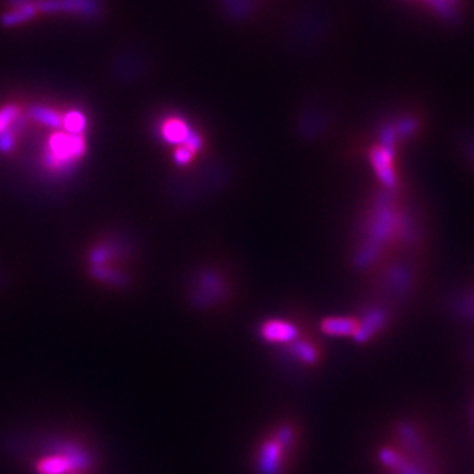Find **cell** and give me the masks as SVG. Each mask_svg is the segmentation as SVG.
Masks as SVG:
<instances>
[{
  "label": "cell",
  "mask_w": 474,
  "mask_h": 474,
  "mask_svg": "<svg viewBox=\"0 0 474 474\" xmlns=\"http://www.w3.org/2000/svg\"><path fill=\"white\" fill-rule=\"evenodd\" d=\"M87 151V140L83 134H69L56 131L48 138L43 154V165L53 171L65 173L74 166Z\"/></svg>",
  "instance_id": "1"
},
{
  "label": "cell",
  "mask_w": 474,
  "mask_h": 474,
  "mask_svg": "<svg viewBox=\"0 0 474 474\" xmlns=\"http://www.w3.org/2000/svg\"><path fill=\"white\" fill-rule=\"evenodd\" d=\"M37 11L45 14H56V12H71V14L91 16L99 10L97 0H36Z\"/></svg>",
  "instance_id": "2"
},
{
  "label": "cell",
  "mask_w": 474,
  "mask_h": 474,
  "mask_svg": "<svg viewBox=\"0 0 474 474\" xmlns=\"http://www.w3.org/2000/svg\"><path fill=\"white\" fill-rule=\"evenodd\" d=\"M82 465H85V459L77 456L76 450H69V448L63 450L62 448V451L56 456L42 459L36 465V470L39 474H65L79 468Z\"/></svg>",
  "instance_id": "3"
},
{
  "label": "cell",
  "mask_w": 474,
  "mask_h": 474,
  "mask_svg": "<svg viewBox=\"0 0 474 474\" xmlns=\"http://www.w3.org/2000/svg\"><path fill=\"white\" fill-rule=\"evenodd\" d=\"M261 336L270 343H291L297 339L299 330L291 322L272 319L261 327Z\"/></svg>",
  "instance_id": "4"
},
{
  "label": "cell",
  "mask_w": 474,
  "mask_h": 474,
  "mask_svg": "<svg viewBox=\"0 0 474 474\" xmlns=\"http://www.w3.org/2000/svg\"><path fill=\"white\" fill-rule=\"evenodd\" d=\"M191 131L193 129L188 127V123L177 118L168 119L164 122V125H162V138H164L166 144L176 147L184 145Z\"/></svg>",
  "instance_id": "5"
},
{
  "label": "cell",
  "mask_w": 474,
  "mask_h": 474,
  "mask_svg": "<svg viewBox=\"0 0 474 474\" xmlns=\"http://www.w3.org/2000/svg\"><path fill=\"white\" fill-rule=\"evenodd\" d=\"M37 12L39 11L36 6V0H31V2L17 5L12 10L6 11L5 14H2V17H0V25L5 28L17 27V25H22L25 22L31 21V19H34Z\"/></svg>",
  "instance_id": "6"
},
{
  "label": "cell",
  "mask_w": 474,
  "mask_h": 474,
  "mask_svg": "<svg viewBox=\"0 0 474 474\" xmlns=\"http://www.w3.org/2000/svg\"><path fill=\"white\" fill-rule=\"evenodd\" d=\"M321 327L323 333L330 336H354L359 323L349 317H328Z\"/></svg>",
  "instance_id": "7"
},
{
  "label": "cell",
  "mask_w": 474,
  "mask_h": 474,
  "mask_svg": "<svg viewBox=\"0 0 474 474\" xmlns=\"http://www.w3.org/2000/svg\"><path fill=\"white\" fill-rule=\"evenodd\" d=\"M28 116L42 125L53 128V129H61L62 128V120L63 116L61 113H57L56 109L45 107V105H32L28 109Z\"/></svg>",
  "instance_id": "8"
},
{
  "label": "cell",
  "mask_w": 474,
  "mask_h": 474,
  "mask_svg": "<svg viewBox=\"0 0 474 474\" xmlns=\"http://www.w3.org/2000/svg\"><path fill=\"white\" fill-rule=\"evenodd\" d=\"M371 160L374 164L376 171H378L382 180L385 182L387 185H391L394 182L393 171H391V159L387 155V149H374L371 154Z\"/></svg>",
  "instance_id": "9"
},
{
  "label": "cell",
  "mask_w": 474,
  "mask_h": 474,
  "mask_svg": "<svg viewBox=\"0 0 474 474\" xmlns=\"http://www.w3.org/2000/svg\"><path fill=\"white\" fill-rule=\"evenodd\" d=\"M87 118L82 111H77V109H71L67 114H63L62 120V128L65 133L69 134H83V131L87 129Z\"/></svg>",
  "instance_id": "10"
},
{
  "label": "cell",
  "mask_w": 474,
  "mask_h": 474,
  "mask_svg": "<svg viewBox=\"0 0 474 474\" xmlns=\"http://www.w3.org/2000/svg\"><path fill=\"white\" fill-rule=\"evenodd\" d=\"M291 352L297 357L299 360H302L305 363H314L317 360V349L311 345V343L305 342V341H299L296 343H293V347H291Z\"/></svg>",
  "instance_id": "11"
},
{
  "label": "cell",
  "mask_w": 474,
  "mask_h": 474,
  "mask_svg": "<svg viewBox=\"0 0 474 474\" xmlns=\"http://www.w3.org/2000/svg\"><path fill=\"white\" fill-rule=\"evenodd\" d=\"M21 116V109L14 103H8L0 108V134L12 127V123Z\"/></svg>",
  "instance_id": "12"
},
{
  "label": "cell",
  "mask_w": 474,
  "mask_h": 474,
  "mask_svg": "<svg viewBox=\"0 0 474 474\" xmlns=\"http://www.w3.org/2000/svg\"><path fill=\"white\" fill-rule=\"evenodd\" d=\"M91 274L97 279H100V281H103V282H109V283H114V285L125 283V277L119 274V272H114L111 270L105 268L103 265H94V267L91 268Z\"/></svg>",
  "instance_id": "13"
},
{
  "label": "cell",
  "mask_w": 474,
  "mask_h": 474,
  "mask_svg": "<svg viewBox=\"0 0 474 474\" xmlns=\"http://www.w3.org/2000/svg\"><path fill=\"white\" fill-rule=\"evenodd\" d=\"M16 131L14 127H11L0 134V153L8 154L16 147Z\"/></svg>",
  "instance_id": "14"
},
{
  "label": "cell",
  "mask_w": 474,
  "mask_h": 474,
  "mask_svg": "<svg viewBox=\"0 0 474 474\" xmlns=\"http://www.w3.org/2000/svg\"><path fill=\"white\" fill-rule=\"evenodd\" d=\"M193 158H194V153L191 151V149H188L185 145L177 147L176 151H174V162L180 166L190 164Z\"/></svg>",
  "instance_id": "15"
}]
</instances>
